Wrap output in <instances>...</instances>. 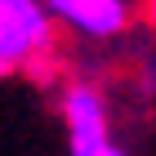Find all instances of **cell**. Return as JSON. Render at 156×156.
I'll list each match as a JSON object with an SVG mask.
<instances>
[{
    "mask_svg": "<svg viewBox=\"0 0 156 156\" xmlns=\"http://www.w3.org/2000/svg\"><path fill=\"white\" fill-rule=\"evenodd\" d=\"M67 129H72V156H89L107 143V116L94 89H72L67 94Z\"/></svg>",
    "mask_w": 156,
    "mask_h": 156,
    "instance_id": "7a4b0ae2",
    "label": "cell"
},
{
    "mask_svg": "<svg viewBox=\"0 0 156 156\" xmlns=\"http://www.w3.org/2000/svg\"><path fill=\"white\" fill-rule=\"evenodd\" d=\"M62 23L80 27L89 36H112L125 27V5L120 0H45Z\"/></svg>",
    "mask_w": 156,
    "mask_h": 156,
    "instance_id": "3957f363",
    "label": "cell"
},
{
    "mask_svg": "<svg viewBox=\"0 0 156 156\" xmlns=\"http://www.w3.org/2000/svg\"><path fill=\"white\" fill-rule=\"evenodd\" d=\"M89 156H125V152H116V147H112V143H103V147H98V152H89Z\"/></svg>",
    "mask_w": 156,
    "mask_h": 156,
    "instance_id": "277c9868",
    "label": "cell"
},
{
    "mask_svg": "<svg viewBox=\"0 0 156 156\" xmlns=\"http://www.w3.org/2000/svg\"><path fill=\"white\" fill-rule=\"evenodd\" d=\"M45 40L49 23L45 9H36V0H0V72L31 58Z\"/></svg>",
    "mask_w": 156,
    "mask_h": 156,
    "instance_id": "6da1fadb",
    "label": "cell"
}]
</instances>
